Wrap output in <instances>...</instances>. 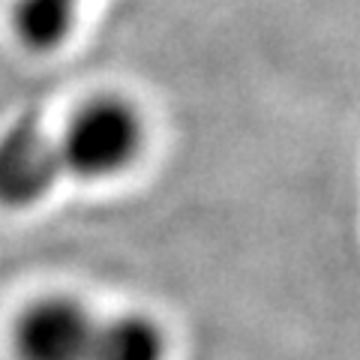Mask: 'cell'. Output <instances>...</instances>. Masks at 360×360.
Listing matches in <instances>:
<instances>
[{"mask_svg":"<svg viewBox=\"0 0 360 360\" xmlns=\"http://www.w3.org/2000/svg\"><path fill=\"white\" fill-rule=\"evenodd\" d=\"M15 360H165L168 340L148 315H105L75 297L27 303L9 333Z\"/></svg>","mask_w":360,"mask_h":360,"instance_id":"obj_1","label":"cell"},{"mask_svg":"<svg viewBox=\"0 0 360 360\" xmlns=\"http://www.w3.org/2000/svg\"><path fill=\"white\" fill-rule=\"evenodd\" d=\"M148 123L123 96L90 99L54 132L63 180H108L139 162Z\"/></svg>","mask_w":360,"mask_h":360,"instance_id":"obj_2","label":"cell"},{"mask_svg":"<svg viewBox=\"0 0 360 360\" xmlns=\"http://www.w3.org/2000/svg\"><path fill=\"white\" fill-rule=\"evenodd\" d=\"M63 184L54 132L25 117L0 132V207L27 210Z\"/></svg>","mask_w":360,"mask_h":360,"instance_id":"obj_3","label":"cell"},{"mask_svg":"<svg viewBox=\"0 0 360 360\" xmlns=\"http://www.w3.org/2000/svg\"><path fill=\"white\" fill-rule=\"evenodd\" d=\"M84 0H15L9 25L27 51H54L72 37Z\"/></svg>","mask_w":360,"mask_h":360,"instance_id":"obj_4","label":"cell"}]
</instances>
